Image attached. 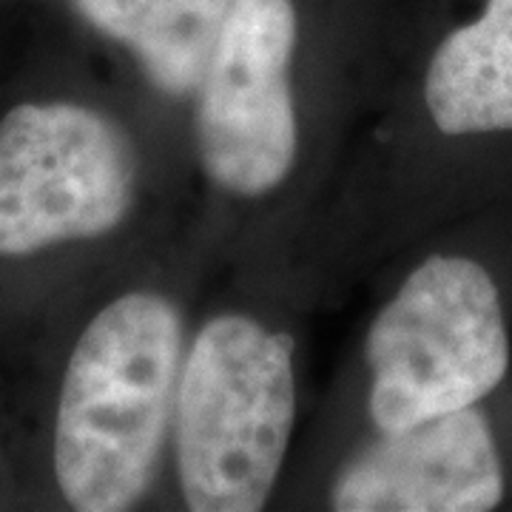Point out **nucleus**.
I'll return each mask as SVG.
<instances>
[{
  "label": "nucleus",
  "instance_id": "nucleus-1",
  "mask_svg": "<svg viewBox=\"0 0 512 512\" xmlns=\"http://www.w3.org/2000/svg\"><path fill=\"white\" fill-rule=\"evenodd\" d=\"M183 322L157 293L114 299L83 330L60 387L55 476L80 512L131 510L163 456Z\"/></svg>",
  "mask_w": 512,
  "mask_h": 512
},
{
  "label": "nucleus",
  "instance_id": "nucleus-2",
  "mask_svg": "<svg viewBox=\"0 0 512 512\" xmlns=\"http://www.w3.org/2000/svg\"><path fill=\"white\" fill-rule=\"evenodd\" d=\"M293 339L225 313L185 356L177 470L188 510L256 512L271 498L296 416Z\"/></svg>",
  "mask_w": 512,
  "mask_h": 512
},
{
  "label": "nucleus",
  "instance_id": "nucleus-3",
  "mask_svg": "<svg viewBox=\"0 0 512 512\" xmlns=\"http://www.w3.org/2000/svg\"><path fill=\"white\" fill-rule=\"evenodd\" d=\"M365 359L379 433L478 404L510 367L493 276L467 256L424 259L373 319Z\"/></svg>",
  "mask_w": 512,
  "mask_h": 512
},
{
  "label": "nucleus",
  "instance_id": "nucleus-4",
  "mask_svg": "<svg viewBox=\"0 0 512 512\" xmlns=\"http://www.w3.org/2000/svg\"><path fill=\"white\" fill-rule=\"evenodd\" d=\"M137 194V151L111 117L23 103L0 123V256L111 234Z\"/></svg>",
  "mask_w": 512,
  "mask_h": 512
},
{
  "label": "nucleus",
  "instance_id": "nucleus-5",
  "mask_svg": "<svg viewBox=\"0 0 512 512\" xmlns=\"http://www.w3.org/2000/svg\"><path fill=\"white\" fill-rule=\"evenodd\" d=\"M293 52V0H231L194 120L202 168L228 194L262 197L291 174L299 146Z\"/></svg>",
  "mask_w": 512,
  "mask_h": 512
},
{
  "label": "nucleus",
  "instance_id": "nucleus-6",
  "mask_svg": "<svg viewBox=\"0 0 512 512\" xmlns=\"http://www.w3.org/2000/svg\"><path fill=\"white\" fill-rule=\"evenodd\" d=\"M504 498L493 430L473 407L382 433L333 481L339 512H487Z\"/></svg>",
  "mask_w": 512,
  "mask_h": 512
},
{
  "label": "nucleus",
  "instance_id": "nucleus-7",
  "mask_svg": "<svg viewBox=\"0 0 512 512\" xmlns=\"http://www.w3.org/2000/svg\"><path fill=\"white\" fill-rule=\"evenodd\" d=\"M424 100L444 134L512 131V0H487L481 18L447 35Z\"/></svg>",
  "mask_w": 512,
  "mask_h": 512
},
{
  "label": "nucleus",
  "instance_id": "nucleus-8",
  "mask_svg": "<svg viewBox=\"0 0 512 512\" xmlns=\"http://www.w3.org/2000/svg\"><path fill=\"white\" fill-rule=\"evenodd\" d=\"M231 0H165L128 43L148 80L165 94L200 89L228 23Z\"/></svg>",
  "mask_w": 512,
  "mask_h": 512
},
{
  "label": "nucleus",
  "instance_id": "nucleus-9",
  "mask_svg": "<svg viewBox=\"0 0 512 512\" xmlns=\"http://www.w3.org/2000/svg\"><path fill=\"white\" fill-rule=\"evenodd\" d=\"M165 0H74L83 20L100 35L128 46Z\"/></svg>",
  "mask_w": 512,
  "mask_h": 512
}]
</instances>
